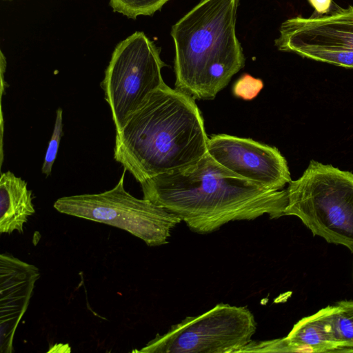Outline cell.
<instances>
[{"instance_id": "8fae6325", "label": "cell", "mask_w": 353, "mask_h": 353, "mask_svg": "<svg viewBox=\"0 0 353 353\" xmlns=\"http://www.w3.org/2000/svg\"><path fill=\"white\" fill-rule=\"evenodd\" d=\"M35 212L32 192L27 183L10 171L0 177V233L23 232L24 225Z\"/></svg>"}, {"instance_id": "7a4b0ae2", "label": "cell", "mask_w": 353, "mask_h": 353, "mask_svg": "<svg viewBox=\"0 0 353 353\" xmlns=\"http://www.w3.org/2000/svg\"><path fill=\"white\" fill-rule=\"evenodd\" d=\"M208 139L195 99L165 83L116 131L114 158L141 183L196 161Z\"/></svg>"}, {"instance_id": "ba28073f", "label": "cell", "mask_w": 353, "mask_h": 353, "mask_svg": "<svg viewBox=\"0 0 353 353\" xmlns=\"http://www.w3.org/2000/svg\"><path fill=\"white\" fill-rule=\"evenodd\" d=\"M274 45L280 51L345 68L353 57V6L329 14L297 16L283 21Z\"/></svg>"}, {"instance_id": "5b68a950", "label": "cell", "mask_w": 353, "mask_h": 353, "mask_svg": "<svg viewBox=\"0 0 353 353\" xmlns=\"http://www.w3.org/2000/svg\"><path fill=\"white\" fill-rule=\"evenodd\" d=\"M125 172L111 190L63 196L54 202V208L62 214L125 230L149 246L168 243L172 230L181 220L165 208L128 192L124 188Z\"/></svg>"}, {"instance_id": "277c9868", "label": "cell", "mask_w": 353, "mask_h": 353, "mask_svg": "<svg viewBox=\"0 0 353 353\" xmlns=\"http://www.w3.org/2000/svg\"><path fill=\"white\" fill-rule=\"evenodd\" d=\"M288 184L284 215L298 217L313 235L353 253V173L311 160Z\"/></svg>"}, {"instance_id": "2e32d148", "label": "cell", "mask_w": 353, "mask_h": 353, "mask_svg": "<svg viewBox=\"0 0 353 353\" xmlns=\"http://www.w3.org/2000/svg\"><path fill=\"white\" fill-rule=\"evenodd\" d=\"M63 136V110L59 108L56 112V119L52 137L45 154L41 172L46 176L51 174L52 165L56 160L61 139Z\"/></svg>"}, {"instance_id": "52a82bcc", "label": "cell", "mask_w": 353, "mask_h": 353, "mask_svg": "<svg viewBox=\"0 0 353 353\" xmlns=\"http://www.w3.org/2000/svg\"><path fill=\"white\" fill-rule=\"evenodd\" d=\"M256 330V322L248 307L219 303L200 315L186 317L166 333L157 334L141 350L132 352H242Z\"/></svg>"}, {"instance_id": "e0dca14e", "label": "cell", "mask_w": 353, "mask_h": 353, "mask_svg": "<svg viewBox=\"0 0 353 353\" xmlns=\"http://www.w3.org/2000/svg\"><path fill=\"white\" fill-rule=\"evenodd\" d=\"M263 88L261 79L248 74H243L234 84L233 94L244 100L254 99Z\"/></svg>"}, {"instance_id": "9a60e30c", "label": "cell", "mask_w": 353, "mask_h": 353, "mask_svg": "<svg viewBox=\"0 0 353 353\" xmlns=\"http://www.w3.org/2000/svg\"><path fill=\"white\" fill-rule=\"evenodd\" d=\"M242 352H316L310 346L290 341L286 337L264 341H252Z\"/></svg>"}, {"instance_id": "9c48e42d", "label": "cell", "mask_w": 353, "mask_h": 353, "mask_svg": "<svg viewBox=\"0 0 353 353\" xmlns=\"http://www.w3.org/2000/svg\"><path fill=\"white\" fill-rule=\"evenodd\" d=\"M208 153L228 170L269 189L282 190L292 181L279 150L251 139L214 134L208 139Z\"/></svg>"}, {"instance_id": "ac0fdd59", "label": "cell", "mask_w": 353, "mask_h": 353, "mask_svg": "<svg viewBox=\"0 0 353 353\" xmlns=\"http://www.w3.org/2000/svg\"><path fill=\"white\" fill-rule=\"evenodd\" d=\"M308 2L319 14H326L330 10L332 0H308Z\"/></svg>"}, {"instance_id": "3957f363", "label": "cell", "mask_w": 353, "mask_h": 353, "mask_svg": "<svg viewBox=\"0 0 353 353\" xmlns=\"http://www.w3.org/2000/svg\"><path fill=\"white\" fill-rule=\"evenodd\" d=\"M239 0H201L172 27L175 88L212 100L245 65L236 35Z\"/></svg>"}, {"instance_id": "4fadbf2b", "label": "cell", "mask_w": 353, "mask_h": 353, "mask_svg": "<svg viewBox=\"0 0 353 353\" xmlns=\"http://www.w3.org/2000/svg\"><path fill=\"white\" fill-rule=\"evenodd\" d=\"M334 330L340 345L339 352H353V300L335 305Z\"/></svg>"}, {"instance_id": "5bb4252c", "label": "cell", "mask_w": 353, "mask_h": 353, "mask_svg": "<svg viewBox=\"0 0 353 353\" xmlns=\"http://www.w3.org/2000/svg\"><path fill=\"white\" fill-rule=\"evenodd\" d=\"M169 0H110L114 12L135 19L139 15L151 16Z\"/></svg>"}, {"instance_id": "6da1fadb", "label": "cell", "mask_w": 353, "mask_h": 353, "mask_svg": "<svg viewBox=\"0 0 353 353\" xmlns=\"http://www.w3.org/2000/svg\"><path fill=\"white\" fill-rule=\"evenodd\" d=\"M143 199L176 215L193 232L209 234L228 222L285 216L286 190H275L228 170L208 153L140 183Z\"/></svg>"}, {"instance_id": "30bf717a", "label": "cell", "mask_w": 353, "mask_h": 353, "mask_svg": "<svg viewBox=\"0 0 353 353\" xmlns=\"http://www.w3.org/2000/svg\"><path fill=\"white\" fill-rule=\"evenodd\" d=\"M39 269L8 253L0 255V352L12 353L17 327L28 309Z\"/></svg>"}, {"instance_id": "d6986e66", "label": "cell", "mask_w": 353, "mask_h": 353, "mask_svg": "<svg viewBox=\"0 0 353 353\" xmlns=\"http://www.w3.org/2000/svg\"><path fill=\"white\" fill-rule=\"evenodd\" d=\"M3 1H8V0H3Z\"/></svg>"}, {"instance_id": "8992f818", "label": "cell", "mask_w": 353, "mask_h": 353, "mask_svg": "<svg viewBox=\"0 0 353 353\" xmlns=\"http://www.w3.org/2000/svg\"><path fill=\"white\" fill-rule=\"evenodd\" d=\"M160 48L143 32H135L115 47L101 83L116 131L148 97L165 84Z\"/></svg>"}, {"instance_id": "7c38bea8", "label": "cell", "mask_w": 353, "mask_h": 353, "mask_svg": "<svg viewBox=\"0 0 353 353\" xmlns=\"http://www.w3.org/2000/svg\"><path fill=\"white\" fill-rule=\"evenodd\" d=\"M335 306L328 305L302 318L285 336L292 342L310 346L317 353L339 352L340 345L334 330Z\"/></svg>"}]
</instances>
